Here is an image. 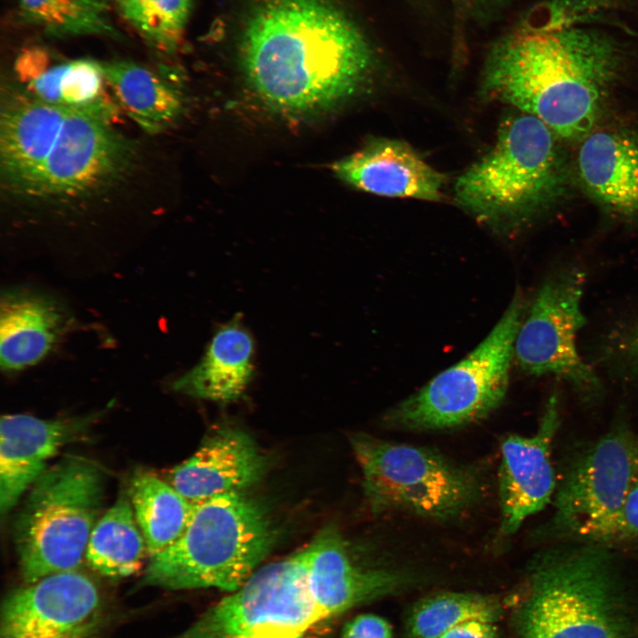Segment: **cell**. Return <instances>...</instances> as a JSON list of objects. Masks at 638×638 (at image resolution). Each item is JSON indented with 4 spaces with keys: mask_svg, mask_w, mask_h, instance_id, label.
Segmentation results:
<instances>
[{
    "mask_svg": "<svg viewBox=\"0 0 638 638\" xmlns=\"http://www.w3.org/2000/svg\"><path fill=\"white\" fill-rule=\"evenodd\" d=\"M626 50L601 28L547 27L525 17L490 46L482 92L539 119L559 137L581 141L594 130Z\"/></svg>",
    "mask_w": 638,
    "mask_h": 638,
    "instance_id": "1",
    "label": "cell"
},
{
    "mask_svg": "<svg viewBox=\"0 0 638 638\" xmlns=\"http://www.w3.org/2000/svg\"><path fill=\"white\" fill-rule=\"evenodd\" d=\"M241 43L253 90L269 106L291 113L344 99L374 63L362 30L328 0H262L250 14Z\"/></svg>",
    "mask_w": 638,
    "mask_h": 638,
    "instance_id": "2",
    "label": "cell"
},
{
    "mask_svg": "<svg viewBox=\"0 0 638 638\" xmlns=\"http://www.w3.org/2000/svg\"><path fill=\"white\" fill-rule=\"evenodd\" d=\"M103 112L46 103L27 90L7 92L0 117V169L8 191L41 202L67 203L113 184L128 170L132 144Z\"/></svg>",
    "mask_w": 638,
    "mask_h": 638,
    "instance_id": "3",
    "label": "cell"
},
{
    "mask_svg": "<svg viewBox=\"0 0 638 638\" xmlns=\"http://www.w3.org/2000/svg\"><path fill=\"white\" fill-rule=\"evenodd\" d=\"M616 567L596 542L540 553L515 616L517 638H630Z\"/></svg>",
    "mask_w": 638,
    "mask_h": 638,
    "instance_id": "4",
    "label": "cell"
},
{
    "mask_svg": "<svg viewBox=\"0 0 638 638\" xmlns=\"http://www.w3.org/2000/svg\"><path fill=\"white\" fill-rule=\"evenodd\" d=\"M276 531L261 505L241 492L194 504L179 539L150 556L143 582L168 589H238L268 556Z\"/></svg>",
    "mask_w": 638,
    "mask_h": 638,
    "instance_id": "5",
    "label": "cell"
},
{
    "mask_svg": "<svg viewBox=\"0 0 638 638\" xmlns=\"http://www.w3.org/2000/svg\"><path fill=\"white\" fill-rule=\"evenodd\" d=\"M105 477L94 462L66 456L29 488L14 522V543L26 583L77 570L99 519Z\"/></svg>",
    "mask_w": 638,
    "mask_h": 638,
    "instance_id": "6",
    "label": "cell"
},
{
    "mask_svg": "<svg viewBox=\"0 0 638 638\" xmlns=\"http://www.w3.org/2000/svg\"><path fill=\"white\" fill-rule=\"evenodd\" d=\"M556 135L526 113L508 118L494 148L456 181L455 198L492 223L519 220L560 191L562 170Z\"/></svg>",
    "mask_w": 638,
    "mask_h": 638,
    "instance_id": "7",
    "label": "cell"
},
{
    "mask_svg": "<svg viewBox=\"0 0 638 638\" xmlns=\"http://www.w3.org/2000/svg\"><path fill=\"white\" fill-rule=\"evenodd\" d=\"M370 510H403L440 521L462 517L484 494L482 476L427 447L384 440L366 433L350 438Z\"/></svg>",
    "mask_w": 638,
    "mask_h": 638,
    "instance_id": "8",
    "label": "cell"
},
{
    "mask_svg": "<svg viewBox=\"0 0 638 638\" xmlns=\"http://www.w3.org/2000/svg\"><path fill=\"white\" fill-rule=\"evenodd\" d=\"M517 293L487 337L464 359L390 408L384 421L408 431L452 429L481 420L503 401L522 322Z\"/></svg>",
    "mask_w": 638,
    "mask_h": 638,
    "instance_id": "9",
    "label": "cell"
},
{
    "mask_svg": "<svg viewBox=\"0 0 638 638\" xmlns=\"http://www.w3.org/2000/svg\"><path fill=\"white\" fill-rule=\"evenodd\" d=\"M308 545L257 569L176 638H307L328 618L311 594Z\"/></svg>",
    "mask_w": 638,
    "mask_h": 638,
    "instance_id": "10",
    "label": "cell"
},
{
    "mask_svg": "<svg viewBox=\"0 0 638 638\" xmlns=\"http://www.w3.org/2000/svg\"><path fill=\"white\" fill-rule=\"evenodd\" d=\"M637 476L638 437L618 426L570 468L555 494L552 518L541 533L596 543L611 541Z\"/></svg>",
    "mask_w": 638,
    "mask_h": 638,
    "instance_id": "11",
    "label": "cell"
},
{
    "mask_svg": "<svg viewBox=\"0 0 638 638\" xmlns=\"http://www.w3.org/2000/svg\"><path fill=\"white\" fill-rule=\"evenodd\" d=\"M585 283V273L574 265L560 268L545 279L521 322L514 356L525 372L557 376L590 398L602 392V385L576 345L586 322L580 305Z\"/></svg>",
    "mask_w": 638,
    "mask_h": 638,
    "instance_id": "12",
    "label": "cell"
},
{
    "mask_svg": "<svg viewBox=\"0 0 638 638\" xmlns=\"http://www.w3.org/2000/svg\"><path fill=\"white\" fill-rule=\"evenodd\" d=\"M101 616L95 582L77 570L58 572L7 596L0 638H96Z\"/></svg>",
    "mask_w": 638,
    "mask_h": 638,
    "instance_id": "13",
    "label": "cell"
},
{
    "mask_svg": "<svg viewBox=\"0 0 638 638\" xmlns=\"http://www.w3.org/2000/svg\"><path fill=\"white\" fill-rule=\"evenodd\" d=\"M559 407L553 393L533 435H510L502 443L498 494L502 536L515 533L528 517L551 502L556 478L550 453L560 424Z\"/></svg>",
    "mask_w": 638,
    "mask_h": 638,
    "instance_id": "14",
    "label": "cell"
},
{
    "mask_svg": "<svg viewBox=\"0 0 638 638\" xmlns=\"http://www.w3.org/2000/svg\"><path fill=\"white\" fill-rule=\"evenodd\" d=\"M307 545L309 588L316 604L328 617L419 581L416 573L410 571L358 564L333 525L322 529Z\"/></svg>",
    "mask_w": 638,
    "mask_h": 638,
    "instance_id": "15",
    "label": "cell"
},
{
    "mask_svg": "<svg viewBox=\"0 0 638 638\" xmlns=\"http://www.w3.org/2000/svg\"><path fill=\"white\" fill-rule=\"evenodd\" d=\"M94 416L41 419L12 414L0 423V511L2 517L19 502L66 445L79 439Z\"/></svg>",
    "mask_w": 638,
    "mask_h": 638,
    "instance_id": "16",
    "label": "cell"
},
{
    "mask_svg": "<svg viewBox=\"0 0 638 638\" xmlns=\"http://www.w3.org/2000/svg\"><path fill=\"white\" fill-rule=\"evenodd\" d=\"M266 461L243 431L222 427L214 431L187 460L167 475L169 482L192 504L241 492L262 476Z\"/></svg>",
    "mask_w": 638,
    "mask_h": 638,
    "instance_id": "17",
    "label": "cell"
},
{
    "mask_svg": "<svg viewBox=\"0 0 638 638\" xmlns=\"http://www.w3.org/2000/svg\"><path fill=\"white\" fill-rule=\"evenodd\" d=\"M336 175L361 190L386 197L440 201L446 176L408 144L377 139L333 166Z\"/></svg>",
    "mask_w": 638,
    "mask_h": 638,
    "instance_id": "18",
    "label": "cell"
},
{
    "mask_svg": "<svg viewBox=\"0 0 638 638\" xmlns=\"http://www.w3.org/2000/svg\"><path fill=\"white\" fill-rule=\"evenodd\" d=\"M577 169L583 187L600 205L638 221V133L593 130L582 139Z\"/></svg>",
    "mask_w": 638,
    "mask_h": 638,
    "instance_id": "19",
    "label": "cell"
},
{
    "mask_svg": "<svg viewBox=\"0 0 638 638\" xmlns=\"http://www.w3.org/2000/svg\"><path fill=\"white\" fill-rule=\"evenodd\" d=\"M68 315L53 297L28 289L3 292L0 302V362L18 370L42 360L68 326Z\"/></svg>",
    "mask_w": 638,
    "mask_h": 638,
    "instance_id": "20",
    "label": "cell"
},
{
    "mask_svg": "<svg viewBox=\"0 0 638 638\" xmlns=\"http://www.w3.org/2000/svg\"><path fill=\"white\" fill-rule=\"evenodd\" d=\"M253 353L251 335L233 320L218 330L202 360L174 383V389L221 403L234 401L253 377Z\"/></svg>",
    "mask_w": 638,
    "mask_h": 638,
    "instance_id": "21",
    "label": "cell"
},
{
    "mask_svg": "<svg viewBox=\"0 0 638 638\" xmlns=\"http://www.w3.org/2000/svg\"><path fill=\"white\" fill-rule=\"evenodd\" d=\"M102 67L123 109L146 131L160 132L180 114L181 94L163 76L129 61H113Z\"/></svg>",
    "mask_w": 638,
    "mask_h": 638,
    "instance_id": "22",
    "label": "cell"
},
{
    "mask_svg": "<svg viewBox=\"0 0 638 638\" xmlns=\"http://www.w3.org/2000/svg\"><path fill=\"white\" fill-rule=\"evenodd\" d=\"M147 552L146 542L136 522L131 502L121 494L100 516L86 549L85 559L95 571L109 578L136 572Z\"/></svg>",
    "mask_w": 638,
    "mask_h": 638,
    "instance_id": "23",
    "label": "cell"
},
{
    "mask_svg": "<svg viewBox=\"0 0 638 638\" xmlns=\"http://www.w3.org/2000/svg\"><path fill=\"white\" fill-rule=\"evenodd\" d=\"M128 496L150 556L179 539L194 508L169 482L150 472L133 477Z\"/></svg>",
    "mask_w": 638,
    "mask_h": 638,
    "instance_id": "24",
    "label": "cell"
},
{
    "mask_svg": "<svg viewBox=\"0 0 638 638\" xmlns=\"http://www.w3.org/2000/svg\"><path fill=\"white\" fill-rule=\"evenodd\" d=\"M499 601L490 595L442 592L418 600L405 623L409 638H440L453 626L478 619L495 623L502 616Z\"/></svg>",
    "mask_w": 638,
    "mask_h": 638,
    "instance_id": "25",
    "label": "cell"
},
{
    "mask_svg": "<svg viewBox=\"0 0 638 638\" xmlns=\"http://www.w3.org/2000/svg\"><path fill=\"white\" fill-rule=\"evenodd\" d=\"M103 67L90 59L50 64L35 80L39 96L49 103L114 114L104 91Z\"/></svg>",
    "mask_w": 638,
    "mask_h": 638,
    "instance_id": "26",
    "label": "cell"
},
{
    "mask_svg": "<svg viewBox=\"0 0 638 638\" xmlns=\"http://www.w3.org/2000/svg\"><path fill=\"white\" fill-rule=\"evenodd\" d=\"M19 10L23 20L56 36L118 35L107 0H19Z\"/></svg>",
    "mask_w": 638,
    "mask_h": 638,
    "instance_id": "27",
    "label": "cell"
},
{
    "mask_svg": "<svg viewBox=\"0 0 638 638\" xmlns=\"http://www.w3.org/2000/svg\"><path fill=\"white\" fill-rule=\"evenodd\" d=\"M123 17L156 49L171 53L179 46L191 0H116Z\"/></svg>",
    "mask_w": 638,
    "mask_h": 638,
    "instance_id": "28",
    "label": "cell"
},
{
    "mask_svg": "<svg viewBox=\"0 0 638 638\" xmlns=\"http://www.w3.org/2000/svg\"><path fill=\"white\" fill-rule=\"evenodd\" d=\"M604 348L612 366L638 380V321L614 333Z\"/></svg>",
    "mask_w": 638,
    "mask_h": 638,
    "instance_id": "29",
    "label": "cell"
},
{
    "mask_svg": "<svg viewBox=\"0 0 638 638\" xmlns=\"http://www.w3.org/2000/svg\"><path fill=\"white\" fill-rule=\"evenodd\" d=\"M454 14L461 21L478 25L495 21L516 0H447Z\"/></svg>",
    "mask_w": 638,
    "mask_h": 638,
    "instance_id": "30",
    "label": "cell"
},
{
    "mask_svg": "<svg viewBox=\"0 0 638 638\" xmlns=\"http://www.w3.org/2000/svg\"><path fill=\"white\" fill-rule=\"evenodd\" d=\"M341 638H393V635L387 620L375 614L365 613L345 624Z\"/></svg>",
    "mask_w": 638,
    "mask_h": 638,
    "instance_id": "31",
    "label": "cell"
},
{
    "mask_svg": "<svg viewBox=\"0 0 638 638\" xmlns=\"http://www.w3.org/2000/svg\"><path fill=\"white\" fill-rule=\"evenodd\" d=\"M638 537V476L633 482L618 517L612 540Z\"/></svg>",
    "mask_w": 638,
    "mask_h": 638,
    "instance_id": "32",
    "label": "cell"
},
{
    "mask_svg": "<svg viewBox=\"0 0 638 638\" xmlns=\"http://www.w3.org/2000/svg\"><path fill=\"white\" fill-rule=\"evenodd\" d=\"M440 638H500V634L495 623L471 619L453 626Z\"/></svg>",
    "mask_w": 638,
    "mask_h": 638,
    "instance_id": "33",
    "label": "cell"
}]
</instances>
